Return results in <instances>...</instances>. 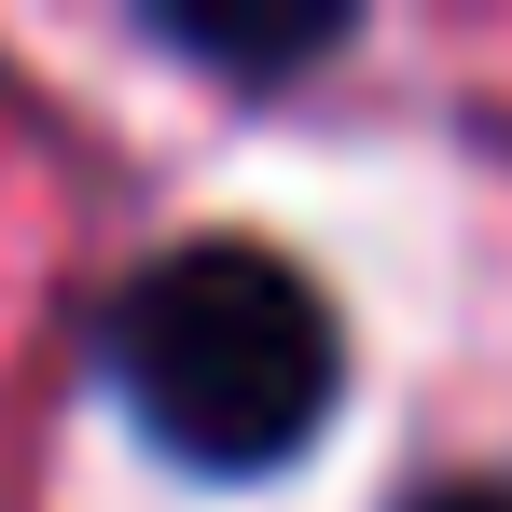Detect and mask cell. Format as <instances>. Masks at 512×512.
<instances>
[{
  "mask_svg": "<svg viewBox=\"0 0 512 512\" xmlns=\"http://www.w3.org/2000/svg\"><path fill=\"white\" fill-rule=\"evenodd\" d=\"M111 388L180 471H277L305 457L346 388L333 305L250 236H194L111 305Z\"/></svg>",
  "mask_w": 512,
  "mask_h": 512,
  "instance_id": "cell-1",
  "label": "cell"
},
{
  "mask_svg": "<svg viewBox=\"0 0 512 512\" xmlns=\"http://www.w3.org/2000/svg\"><path fill=\"white\" fill-rule=\"evenodd\" d=\"M180 56H208V70H250V84H277V70H305V56H333L346 14L333 0H291V14H236V0H180L167 14Z\"/></svg>",
  "mask_w": 512,
  "mask_h": 512,
  "instance_id": "cell-2",
  "label": "cell"
},
{
  "mask_svg": "<svg viewBox=\"0 0 512 512\" xmlns=\"http://www.w3.org/2000/svg\"><path fill=\"white\" fill-rule=\"evenodd\" d=\"M416 512H512V485H443V499H416Z\"/></svg>",
  "mask_w": 512,
  "mask_h": 512,
  "instance_id": "cell-3",
  "label": "cell"
}]
</instances>
